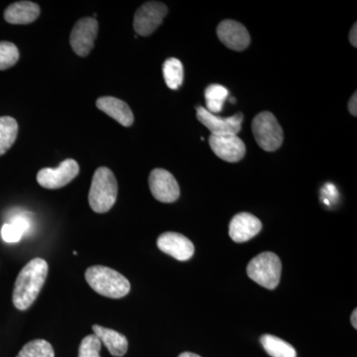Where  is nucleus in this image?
<instances>
[{
	"mask_svg": "<svg viewBox=\"0 0 357 357\" xmlns=\"http://www.w3.org/2000/svg\"><path fill=\"white\" fill-rule=\"evenodd\" d=\"M48 275V263L42 258H35L27 263L18 274L14 286V306L20 311L31 307L43 288Z\"/></svg>",
	"mask_w": 357,
	"mask_h": 357,
	"instance_id": "nucleus-1",
	"label": "nucleus"
},
{
	"mask_svg": "<svg viewBox=\"0 0 357 357\" xmlns=\"http://www.w3.org/2000/svg\"><path fill=\"white\" fill-rule=\"evenodd\" d=\"M86 280L95 292L112 299L126 297L130 283L123 275L109 267L91 266L86 271Z\"/></svg>",
	"mask_w": 357,
	"mask_h": 357,
	"instance_id": "nucleus-2",
	"label": "nucleus"
},
{
	"mask_svg": "<svg viewBox=\"0 0 357 357\" xmlns=\"http://www.w3.org/2000/svg\"><path fill=\"white\" fill-rule=\"evenodd\" d=\"M119 185L114 174L107 167L96 169L89 192L91 210L98 213H107L117 199Z\"/></svg>",
	"mask_w": 357,
	"mask_h": 357,
	"instance_id": "nucleus-3",
	"label": "nucleus"
},
{
	"mask_svg": "<svg viewBox=\"0 0 357 357\" xmlns=\"http://www.w3.org/2000/svg\"><path fill=\"white\" fill-rule=\"evenodd\" d=\"M282 263L273 252H263L248 263V275L258 285L274 290L280 283Z\"/></svg>",
	"mask_w": 357,
	"mask_h": 357,
	"instance_id": "nucleus-4",
	"label": "nucleus"
},
{
	"mask_svg": "<svg viewBox=\"0 0 357 357\" xmlns=\"http://www.w3.org/2000/svg\"><path fill=\"white\" fill-rule=\"evenodd\" d=\"M252 131L256 142L265 151H276L283 143V129L271 112L256 115L252 121Z\"/></svg>",
	"mask_w": 357,
	"mask_h": 357,
	"instance_id": "nucleus-5",
	"label": "nucleus"
},
{
	"mask_svg": "<svg viewBox=\"0 0 357 357\" xmlns=\"http://www.w3.org/2000/svg\"><path fill=\"white\" fill-rule=\"evenodd\" d=\"M167 13L168 8L162 2H146L137 9L134 15V30L140 36H149L162 24Z\"/></svg>",
	"mask_w": 357,
	"mask_h": 357,
	"instance_id": "nucleus-6",
	"label": "nucleus"
},
{
	"mask_svg": "<svg viewBox=\"0 0 357 357\" xmlns=\"http://www.w3.org/2000/svg\"><path fill=\"white\" fill-rule=\"evenodd\" d=\"M79 166L74 159H67L57 168L41 169L37 174V182L45 189L56 190L65 187L79 175Z\"/></svg>",
	"mask_w": 357,
	"mask_h": 357,
	"instance_id": "nucleus-7",
	"label": "nucleus"
},
{
	"mask_svg": "<svg viewBox=\"0 0 357 357\" xmlns=\"http://www.w3.org/2000/svg\"><path fill=\"white\" fill-rule=\"evenodd\" d=\"M98 22L95 18L79 20L70 32V43L77 55L86 57L95 46Z\"/></svg>",
	"mask_w": 357,
	"mask_h": 357,
	"instance_id": "nucleus-8",
	"label": "nucleus"
},
{
	"mask_svg": "<svg viewBox=\"0 0 357 357\" xmlns=\"http://www.w3.org/2000/svg\"><path fill=\"white\" fill-rule=\"evenodd\" d=\"M197 117L211 131V135H237L241 130L243 114L238 112L232 116L220 117L211 114L206 107H197Z\"/></svg>",
	"mask_w": 357,
	"mask_h": 357,
	"instance_id": "nucleus-9",
	"label": "nucleus"
},
{
	"mask_svg": "<svg viewBox=\"0 0 357 357\" xmlns=\"http://www.w3.org/2000/svg\"><path fill=\"white\" fill-rule=\"evenodd\" d=\"M150 191L157 201L171 204L180 197V187L175 177L164 169H154L149 176Z\"/></svg>",
	"mask_w": 357,
	"mask_h": 357,
	"instance_id": "nucleus-10",
	"label": "nucleus"
},
{
	"mask_svg": "<svg viewBox=\"0 0 357 357\" xmlns=\"http://www.w3.org/2000/svg\"><path fill=\"white\" fill-rule=\"evenodd\" d=\"M208 143L218 158L236 163L245 156L246 147L237 135H211Z\"/></svg>",
	"mask_w": 357,
	"mask_h": 357,
	"instance_id": "nucleus-11",
	"label": "nucleus"
},
{
	"mask_svg": "<svg viewBox=\"0 0 357 357\" xmlns=\"http://www.w3.org/2000/svg\"><path fill=\"white\" fill-rule=\"evenodd\" d=\"M218 39L234 51H243L250 44V35L245 26L236 20H223L217 28Z\"/></svg>",
	"mask_w": 357,
	"mask_h": 357,
	"instance_id": "nucleus-12",
	"label": "nucleus"
},
{
	"mask_svg": "<svg viewBox=\"0 0 357 357\" xmlns=\"http://www.w3.org/2000/svg\"><path fill=\"white\" fill-rule=\"evenodd\" d=\"M157 246L166 255L172 256L178 261L191 259L195 246L188 237L177 232H165L158 237Z\"/></svg>",
	"mask_w": 357,
	"mask_h": 357,
	"instance_id": "nucleus-13",
	"label": "nucleus"
},
{
	"mask_svg": "<svg viewBox=\"0 0 357 357\" xmlns=\"http://www.w3.org/2000/svg\"><path fill=\"white\" fill-rule=\"evenodd\" d=\"M262 222L248 213H237L229 225V236L234 243H243L259 234Z\"/></svg>",
	"mask_w": 357,
	"mask_h": 357,
	"instance_id": "nucleus-14",
	"label": "nucleus"
},
{
	"mask_svg": "<svg viewBox=\"0 0 357 357\" xmlns=\"http://www.w3.org/2000/svg\"><path fill=\"white\" fill-rule=\"evenodd\" d=\"M96 107L126 128H129L133 124L132 110L128 103L119 98L114 96H102L96 100Z\"/></svg>",
	"mask_w": 357,
	"mask_h": 357,
	"instance_id": "nucleus-15",
	"label": "nucleus"
},
{
	"mask_svg": "<svg viewBox=\"0 0 357 357\" xmlns=\"http://www.w3.org/2000/svg\"><path fill=\"white\" fill-rule=\"evenodd\" d=\"M40 15L38 4L31 1H18L7 7L4 20L10 24H29Z\"/></svg>",
	"mask_w": 357,
	"mask_h": 357,
	"instance_id": "nucleus-16",
	"label": "nucleus"
},
{
	"mask_svg": "<svg viewBox=\"0 0 357 357\" xmlns=\"http://www.w3.org/2000/svg\"><path fill=\"white\" fill-rule=\"evenodd\" d=\"M93 331L102 344L107 347L112 356L122 357L128 352V340L121 333L98 325L93 326Z\"/></svg>",
	"mask_w": 357,
	"mask_h": 357,
	"instance_id": "nucleus-17",
	"label": "nucleus"
},
{
	"mask_svg": "<svg viewBox=\"0 0 357 357\" xmlns=\"http://www.w3.org/2000/svg\"><path fill=\"white\" fill-rule=\"evenodd\" d=\"M263 349L271 357H297V351L292 345L274 335H264L260 337Z\"/></svg>",
	"mask_w": 357,
	"mask_h": 357,
	"instance_id": "nucleus-18",
	"label": "nucleus"
},
{
	"mask_svg": "<svg viewBox=\"0 0 357 357\" xmlns=\"http://www.w3.org/2000/svg\"><path fill=\"white\" fill-rule=\"evenodd\" d=\"M18 123L13 117H0V156L6 154L15 142Z\"/></svg>",
	"mask_w": 357,
	"mask_h": 357,
	"instance_id": "nucleus-19",
	"label": "nucleus"
},
{
	"mask_svg": "<svg viewBox=\"0 0 357 357\" xmlns=\"http://www.w3.org/2000/svg\"><path fill=\"white\" fill-rule=\"evenodd\" d=\"M229 96V91L222 84H213L208 86L204 91L206 110L211 114H220L222 110L223 103Z\"/></svg>",
	"mask_w": 357,
	"mask_h": 357,
	"instance_id": "nucleus-20",
	"label": "nucleus"
},
{
	"mask_svg": "<svg viewBox=\"0 0 357 357\" xmlns=\"http://www.w3.org/2000/svg\"><path fill=\"white\" fill-rule=\"evenodd\" d=\"M163 76L169 89H178L184 81V67L176 58L167 59L163 65Z\"/></svg>",
	"mask_w": 357,
	"mask_h": 357,
	"instance_id": "nucleus-21",
	"label": "nucleus"
},
{
	"mask_svg": "<svg viewBox=\"0 0 357 357\" xmlns=\"http://www.w3.org/2000/svg\"><path fill=\"white\" fill-rule=\"evenodd\" d=\"M16 357H55V351L47 340H35L26 344Z\"/></svg>",
	"mask_w": 357,
	"mask_h": 357,
	"instance_id": "nucleus-22",
	"label": "nucleus"
},
{
	"mask_svg": "<svg viewBox=\"0 0 357 357\" xmlns=\"http://www.w3.org/2000/svg\"><path fill=\"white\" fill-rule=\"evenodd\" d=\"M20 60V51L11 42H0V70L13 67Z\"/></svg>",
	"mask_w": 357,
	"mask_h": 357,
	"instance_id": "nucleus-23",
	"label": "nucleus"
},
{
	"mask_svg": "<svg viewBox=\"0 0 357 357\" xmlns=\"http://www.w3.org/2000/svg\"><path fill=\"white\" fill-rule=\"evenodd\" d=\"M102 344L100 338L95 333L88 335L82 340L79 345V357H100Z\"/></svg>",
	"mask_w": 357,
	"mask_h": 357,
	"instance_id": "nucleus-24",
	"label": "nucleus"
},
{
	"mask_svg": "<svg viewBox=\"0 0 357 357\" xmlns=\"http://www.w3.org/2000/svg\"><path fill=\"white\" fill-rule=\"evenodd\" d=\"M23 232L11 223H4L1 229V237L7 243H16L22 238Z\"/></svg>",
	"mask_w": 357,
	"mask_h": 357,
	"instance_id": "nucleus-25",
	"label": "nucleus"
},
{
	"mask_svg": "<svg viewBox=\"0 0 357 357\" xmlns=\"http://www.w3.org/2000/svg\"><path fill=\"white\" fill-rule=\"evenodd\" d=\"M7 223L15 225L17 229H20L23 234L29 231L31 229V223H30L29 218L26 217L21 213H13V215H9Z\"/></svg>",
	"mask_w": 357,
	"mask_h": 357,
	"instance_id": "nucleus-26",
	"label": "nucleus"
},
{
	"mask_svg": "<svg viewBox=\"0 0 357 357\" xmlns=\"http://www.w3.org/2000/svg\"><path fill=\"white\" fill-rule=\"evenodd\" d=\"M349 112L354 116H356L357 115V93H354V96H351V100L349 102Z\"/></svg>",
	"mask_w": 357,
	"mask_h": 357,
	"instance_id": "nucleus-27",
	"label": "nucleus"
},
{
	"mask_svg": "<svg viewBox=\"0 0 357 357\" xmlns=\"http://www.w3.org/2000/svg\"><path fill=\"white\" fill-rule=\"evenodd\" d=\"M349 41H351L352 46H354V48H356V47H357V24H356V23H354V25L352 26L351 33H349Z\"/></svg>",
	"mask_w": 357,
	"mask_h": 357,
	"instance_id": "nucleus-28",
	"label": "nucleus"
},
{
	"mask_svg": "<svg viewBox=\"0 0 357 357\" xmlns=\"http://www.w3.org/2000/svg\"><path fill=\"white\" fill-rule=\"evenodd\" d=\"M357 310H354L351 314V325L354 328H357Z\"/></svg>",
	"mask_w": 357,
	"mask_h": 357,
	"instance_id": "nucleus-29",
	"label": "nucleus"
},
{
	"mask_svg": "<svg viewBox=\"0 0 357 357\" xmlns=\"http://www.w3.org/2000/svg\"><path fill=\"white\" fill-rule=\"evenodd\" d=\"M178 357H202L198 356V354H192V352H183V354H181L180 356Z\"/></svg>",
	"mask_w": 357,
	"mask_h": 357,
	"instance_id": "nucleus-30",
	"label": "nucleus"
}]
</instances>
